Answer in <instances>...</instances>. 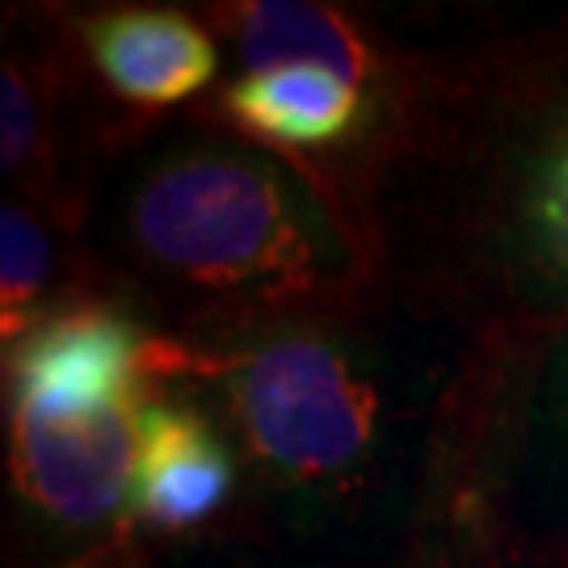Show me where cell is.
I'll return each mask as SVG.
<instances>
[{"label":"cell","mask_w":568,"mask_h":568,"mask_svg":"<svg viewBox=\"0 0 568 568\" xmlns=\"http://www.w3.org/2000/svg\"><path fill=\"white\" fill-rule=\"evenodd\" d=\"M89 51L105 81L122 98L148 105L182 102L199 93L215 68L220 51L199 21L169 9H119L89 21Z\"/></svg>","instance_id":"6"},{"label":"cell","mask_w":568,"mask_h":568,"mask_svg":"<svg viewBox=\"0 0 568 568\" xmlns=\"http://www.w3.org/2000/svg\"><path fill=\"white\" fill-rule=\"evenodd\" d=\"M126 241L199 291H312L354 270V241L300 169L227 140L178 143L126 190Z\"/></svg>","instance_id":"1"},{"label":"cell","mask_w":568,"mask_h":568,"mask_svg":"<svg viewBox=\"0 0 568 568\" xmlns=\"http://www.w3.org/2000/svg\"><path fill=\"white\" fill-rule=\"evenodd\" d=\"M523 488L539 509L568 518V333L548 349L523 417Z\"/></svg>","instance_id":"10"},{"label":"cell","mask_w":568,"mask_h":568,"mask_svg":"<svg viewBox=\"0 0 568 568\" xmlns=\"http://www.w3.org/2000/svg\"><path fill=\"white\" fill-rule=\"evenodd\" d=\"M0 131H4V143H0V161H4V178H18L26 173L39 152V135H42V110L39 98H34V84L26 77L13 55L4 60V84H0Z\"/></svg>","instance_id":"12"},{"label":"cell","mask_w":568,"mask_h":568,"mask_svg":"<svg viewBox=\"0 0 568 568\" xmlns=\"http://www.w3.org/2000/svg\"><path fill=\"white\" fill-rule=\"evenodd\" d=\"M0 295H4V342L13 349V342H26L34 333L39 321L42 295L51 283V270H55V248L51 236L42 232V224L26 211V206H4V224H0Z\"/></svg>","instance_id":"11"},{"label":"cell","mask_w":568,"mask_h":568,"mask_svg":"<svg viewBox=\"0 0 568 568\" xmlns=\"http://www.w3.org/2000/svg\"><path fill=\"white\" fill-rule=\"evenodd\" d=\"M224 102L236 122L295 148L342 140L363 119V89L321 63H283L265 72H244L227 89Z\"/></svg>","instance_id":"7"},{"label":"cell","mask_w":568,"mask_h":568,"mask_svg":"<svg viewBox=\"0 0 568 568\" xmlns=\"http://www.w3.org/2000/svg\"><path fill=\"white\" fill-rule=\"evenodd\" d=\"M140 396L98 408H47L13 400V480L18 493L63 530H102L135 497Z\"/></svg>","instance_id":"3"},{"label":"cell","mask_w":568,"mask_h":568,"mask_svg":"<svg viewBox=\"0 0 568 568\" xmlns=\"http://www.w3.org/2000/svg\"><path fill=\"white\" fill-rule=\"evenodd\" d=\"M509 227L523 270L568 304V122L523 164Z\"/></svg>","instance_id":"9"},{"label":"cell","mask_w":568,"mask_h":568,"mask_svg":"<svg viewBox=\"0 0 568 568\" xmlns=\"http://www.w3.org/2000/svg\"><path fill=\"white\" fill-rule=\"evenodd\" d=\"M232 480L236 467L211 422L178 405H143L131 506L148 527H199L232 497Z\"/></svg>","instance_id":"5"},{"label":"cell","mask_w":568,"mask_h":568,"mask_svg":"<svg viewBox=\"0 0 568 568\" xmlns=\"http://www.w3.org/2000/svg\"><path fill=\"white\" fill-rule=\"evenodd\" d=\"M215 366L248 459L295 523L354 518L387 485L396 400L387 358L363 337L291 321L236 345Z\"/></svg>","instance_id":"2"},{"label":"cell","mask_w":568,"mask_h":568,"mask_svg":"<svg viewBox=\"0 0 568 568\" xmlns=\"http://www.w3.org/2000/svg\"><path fill=\"white\" fill-rule=\"evenodd\" d=\"M143 342L110 307L47 316L13 358V400L47 408H98L140 396Z\"/></svg>","instance_id":"4"},{"label":"cell","mask_w":568,"mask_h":568,"mask_svg":"<svg viewBox=\"0 0 568 568\" xmlns=\"http://www.w3.org/2000/svg\"><path fill=\"white\" fill-rule=\"evenodd\" d=\"M227 30L248 60V72L283 68V63H321L328 72L358 84L375 72V60L358 30L325 4L304 0H253L227 13Z\"/></svg>","instance_id":"8"}]
</instances>
